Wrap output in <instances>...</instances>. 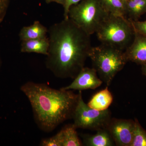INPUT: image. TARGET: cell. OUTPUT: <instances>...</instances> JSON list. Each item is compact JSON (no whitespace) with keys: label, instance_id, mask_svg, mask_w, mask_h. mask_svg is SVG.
I'll return each instance as SVG.
<instances>
[{"label":"cell","instance_id":"obj_19","mask_svg":"<svg viewBox=\"0 0 146 146\" xmlns=\"http://www.w3.org/2000/svg\"><path fill=\"white\" fill-rule=\"evenodd\" d=\"M130 21L134 31L146 36V20L144 21Z\"/></svg>","mask_w":146,"mask_h":146},{"label":"cell","instance_id":"obj_11","mask_svg":"<svg viewBox=\"0 0 146 146\" xmlns=\"http://www.w3.org/2000/svg\"><path fill=\"white\" fill-rule=\"evenodd\" d=\"M49 48L48 37L22 41L21 50L23 53H35L47 56Z\"/></svg>","mask_w":146,"mask_h":146},{"label":"cell","instance_id":"obj_2","mask_svg":"<svg viewBox=\"0 0 146 146\" xmlns=\"http://www.w3.org/2000/svg\"><path fill=\"white\" fill-rule=\"evenodd\" d=\"M31 105L35 122L41 130L49 132L73 118L79 93L52 89L44 84L27 82L21 87Z\"/></svg>","mask_w":146,"mask_h":146},{"label":"cell","instance_id":"obj_10","mask_svg":"<svg viewBox=\"0 0 146 146\" xmlns=\"http://www.w3.org/2000/svg\"><path fill=\"white\" fill-rule=\"evenodd\" d=\"M93 135L84 134L83 145L87 146H112L115 142L106 128L97 131Z\"/></svg>","mask_w":146,"mask_h":146},{"label":"cell","instance_id":"obj_22","mask_svg":"<svg viewBox=\"0 0 146 146\" xmlns=\"http://www.w3.org/2000/svg\"><path fill=\"white\" fill-rule=\"evenodd\" d=\"M47 3L49 4L51 3H56L58 4L61 5L63 6L65 4V0H45Z\"/></svg>","mask_w":146,"mask_h":146},{"label":"cell","instance_id":"obj_18","mask_svg":"<svg viewBox=\"0 0 146 146\" xmlns=\"http://www.w3.org/2000/svg\"><path fill=\"white\" fill-rule=\"evenodd\" d=\"M42 146H63V133L61 129L54 136L43 139L40 143Z\"/></svg>","mask_w":146,"mask_h":146},{"label":"cell","instance_id":"obj_4","mask_svg":"<svg viewBox=\"0 0 146 146\" xmlns=\"http://www.w3.org/2000/svg\"><path fill=\"white\" fill-rule=\"evenodd\" d=\"M96 33L102 44L124 51L130 44L134 31L131 22L125 16L109 14Z\"/></svg>","mask_w":146,"mask_h":146},{"label":"cell","instance_id":"obj_7","mask_svg":"<svg viewBox=\"0 0 146 146\" xmlns=\"http://www.w3.org/2000/svg\"><path fill=\"white\" fill-rule=\"evenodd\" d=\"M135 121L111 118L106 129L116 145L131 146L133 140Z\"/></svg>","mask_w":146,"mask_h":146},{"label":"cell","instance_id":"obj_1","mask_svg":"<svg viewBox=\"0 0 146 146\" xmlns=\"http://www.w3.org/2000/svg\"><path fill=\"white\" fill-rule=\"evenodd\" d=\"M48 33L46 67L58 78H74L89 57L92 47L91 35L69 18L52 25Z\"/></svg>","mask_w":146,"mask_h":146},{"label":"cell","instance_id":"obj_16","mask_svg":"<svg viewBox=\"0 0 146 146\" xmlns=\"http://www.w3.org/2000/svg\"><path fill=\"white\" fill-rule=\"evenodd\" d=\"M63 146H82L83 143L79 138L76 128L74 124L68 125L62 129Z\"/></svg>","mask_w":146,"mask_h":146},{"label":"cell","instance_id":"obj_23","mask_svg":"<svg viewBox=\"0 0 146 146\" xmlns=\"http://www.w3.org/2000/svg\"><path fill=\"white\" fill-rule=\"evenodd\" d=\"M142 74L146 77V63L141 65Z\"/></svg>","mask_w":146,"mask_h":146},{"label":"cell","instance_id":"obj_20","mask_svg":"<svg viewBox=\"0 0 146 146\" xmlns=\"http://www.w3.org/2000/svg\"><path fill=\"white\" fill-rule=\"evenodd\" d=\"M9 3V0H0V24L5 18Z\"/></svg>","mask_w":146,"mask_h":146},{"label":"cell","instance_id":"obj_13","mask_svg":"<svg viewBox=\"0 0 146 146\" xmlns=\"http://www.w3.org/2000/svg\"><path fill=\"white\" fill-rule=\"evenodd\" d=\"M113 101V96L106 86L105 89L95 94L87 104L91 108L103 111L108 109Z\"/></svg>","mask_w":146,"mask_h":146},{"label":"cell","instance_id":"obj_15","mask_svg":"<svg viewBox=\"0 0 146 146\" xmlns=\"http://www.w3.org/2000/svg\"><path fill=\"white\" fill-rule=\"evenodd\" d=\"M106 10L110 15L126 16V0H100Z\"/></svg>","mask_w":146,"mask_h":146},{"label":"cell","instance_id":"obj_8","mask_svg":"<svg viewBox=\"0 0 146 146\" xmlns=\"http://www.w3.org/2000/svg\"><path fill=\"white\" fill-rule=\"evenodd\" d=\"M103 83L99 77L98 76L95 69L84 67L70 85L61 89L78 91L87 89L94 90L99 87Z\"/></svg>","mask_w":146,"mask_h":146},{"label":"cell","instance_id":"obj_5","mask_svg":"<svg viewBox=\"0 0 146 146\" xmlns=\"http://www.w3.org/2000/svg\"><path fill=\"white\" fill-rule=\"evenodd\" d=\"M109 15L100 0H82L71 7L68 16L78 26L91 35L96 33Z\"/></svg>","mask_w":146,"mask_h":146},{"label":"cell","instance_id":"obj_14","mask_svg":"<svg viewBox=\"0 0 146 146\" xmlns=\"http://www.w3.org/2000/svg\"><path fill=\"white\" fill-rule=\"evenodd\" d=\"M146 13V0H126V16L129 20L138 21Z\"/></svg>","mask_w":146,"mask_h":146},{"label":"cell","instance_id":"obj_17","mask_svg":"<svg viewBox=\"0 0 146 146\" xmlns=\"http://www.w3.org/2000/svg\"><path fill=\"white\" fill-rule=\"evenodd\" d=\"M134 121L133 140L131 146H146V131L137 119H135Z\"/></svg>","mask_w":146,"mask_h":146},{"label":"cell","instance_id":"obj_21","mask_svg":"<svg viewBox=\"0 0 146 146\" xmlns=\"http://www.w3.org/2000/svg\"><path fill=\"white\" fill-rule=\"evenodd\" d=\"M82 0H65V4L63 5L64 8V19H68L69 18L68 14H69V10L72 6L77 4L80 2Z\"/></svg>","mask_w":146,"mask_h":146},{"label":"cell","instance_id":"obj_24","mask_svg":"<svg viewBox=\"0 0 146 146\" xmlns=\"http://www.w3.org/2000/svg\"><path fill=\"white\" fill-rule=\"evenodd\" d=\"M1 54H0V68H1Z\"/></svg>","mask_w":146,"mask_h":146},{"label":"cell","instance_id":"obj_6","mask_svg":"<svg viewBox=\"0 0 146 146\" xmlns=\"http://www.w3.org/2000/svg\"><path fill=\"white\" fill-rule=\"evenodd\" d=\"M72 119L76 128L98 131L106 128L111 120V112L109 109L99 111L91 108L84 102L81 91Z\"/></svg>","mask_w":146,"mask_h":146},{"label":"cell","instance_id":"obj_12","mask_svg":"<svg viewBox=\"0 0 146 146\" xmlns=\"http://www.w3.org/2000/svg\"><path fill=\"white\" fill-rule=\"evenodd\" d=\"M48 29L39 21H35L33 24L29 26L24 27L19 33L21 41L42 39L47 37Z\"/></svg>","mask_w":146,"mask_h":146},{"label":"cell","instance_id":"obj_9","mask_svg":"<svg viewBox=\"0 0 146 146\" xmlns=\"http://www.w3.org/2000/svg\"><path fill=\"white\" fill-rule=\"evenodd\" d=\"M128 62L138 65L146 63V36L134 31L133 42L124 51Z\"/></svg>","mask_w":146,"mask_h":146},{"label":"cell","instance_id":"obj_3","mask_svg":"<svg viewBox=\"0 0 146 146\" xmlns=\"http://www.w3.org/2000/svg\"><path fill=\"white\" fill-rule=\"evenodd\" d=\"M89 57L100 79L109 86L128 62L124 51L103 44L91 48Z\"/></svg>","mask_w":146,"mask_h":146}]
</instances>
